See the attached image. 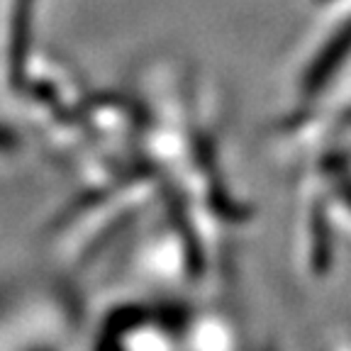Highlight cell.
Wrapping results in <instances>:
<instances>
[{"instance_id": "6", "label": "cell", "mask_w": 351, "mask_h": 351, "mask_svg": "<svg viewBox=\"0 0 351 351\" xmlns=\"http://www.w3.org/2000/svg\"><path fill=\"white\" fill-rule=\"evenodd\" d=\"M132 219H134V213H125V215H120V217H115L112 219V222H110L108 227H105L103 232H100L98 237H95L93 241H90V244H88L86 247V252H83V258H81V263H88V261H93L95 256H98V252H103L105 247H108L110 241L115 239L117 234H122V232H125V227L130 225Z\"/></svg>"}, {"instance_id": "2", "label": "cell", "mask_w": 351, "mask_h": 351, "mask_svg": "<svg viewBox=\"0 0 351 351\" xmlns=\"http://www.w3.org/2000/svg\"><path fill=\"white\" fill-rule=\"evenodd\" d=\"M195 154H197V161H200V166H203V171L208 173L210 210H213L217 217L230 219V222H241V219H247V208H241L239 203H234V200L227 195L222 181H219L217 161H215V144L210 142L208 137H197Z\"/></svg>"}, {"instance_id": "7", "label": "cell", "mask_w": 351, "mask_h": 351, "mask_svg": "<svg viewBox=\"0 0 351 351\" xmlns=\"http://www.w3.org/2000/svg\"><path fill=\"white\" fill-rule=\"evenodd\" d=\"M17 144H20V139L15 132L10 127L0 125V152H12V149H17Z\"/></svg>"}, {"instance_id": "5", "label": "cell", "mask_w": 351, "mask_h": 351, "mask_svg": "<svg viewBox=\"0 0 351 351\" xmlns=\"http://www.w3.org/2000/svg\"><path fill=\"white\" fill-rule=\"evenodd\" d=\"M139 178H144V173L139 169H134V171H130V173L120 176V178H117L112 186L95 188V191H88V193H83V195H78L76 200H73V203L69 205V208H66L64 213L59 215V217H56L54 227H64V225H69V222H73L78 215H83V213H88V210L98 208V205H103L105 200H110V195H112V193L122 191V188L130 186V183H137Z\"/></svg>"}, {"instance_id": "1", "label": "cell", "mask_w": 351, "mask_h": 351, "mask_svg": "<svg viewBox=\"0 0 351 351\" xmlns=\"http://www.w3.org/2000/svg\"><path fill=\"white\" fill-rule=\"evenodd\" d=\"M34 0H12L10 34H8V81L15 90L27 86V61L32 44Z\"/></svg>"}, {"instance_id": "3", "label": "cell", "mask_w": 351, "mask_h": 351, "mask_svg": "<svg viewBox=\"0 0 351 351\" xmlns=\"http://www.w3.org/2000/svg\"><path fill=\"white\" fill-rule=\"evenodd\" d=\"M169 215L173 219L176 230L181 234V244L183 252H186V269L191 274V278H197L205 269V256H203V247L197 241V232L195 227L191 225V219L186 215V208H183L181 197H173V193L169 195Z\"/></svg>"}, {"instance_id": "4", "label": "cell", "mask_w": 351, "mask_h": 351, "mask_svg": "<svg viewBox=\"0 0 351 351\" xmlns=\"http://www.w3.org/2000/svg\"><path fill=\"white\" fill-rule=\"evenodd\" d=\"M152 317L147 307L142 305H125V307H117L112 313L105 317L103 322V332H100V339L98 346L100 349H110V346H117L122 341V337L130 335L132 329L142 327L147 319Z\"/></svg>"}]
</instances>
